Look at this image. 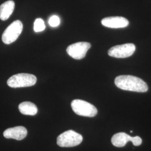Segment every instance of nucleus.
<instances>
[{"instance_id":"nucleus-1","label":"nucleus","mask_w":151,"mask_h":151,"mask_svg":"<svg viewBox=\"0 0 151 151\" xmlns=\"http://www.w3.org/2000/svg\"><path fill=\"white\" fill-rule=\"evenodd\" d=\"M115 84L120 89L126 91L146 92L148 90L145 81L133 76H119L115 79Z\"/></svg>"},{"instance_id":"nucleus-2","label":"nucleus","mask_w":151,"mask_h":151,"mask_svg":"<svg viewBox=\"0 0 151 151\" xmlns=\"http://www.w3.org/2000/svg\"><path fill=\"white\" fill-rule=\"evenodd\" d=\"M37 78L35 76L29 73H18L10 77L7 85L12 88L32 86L35 85Z\"/></svg>"},{"instance_id":"nucleus-3","label":"nucleus","mask_w":151,"mask_h":151,"mask_svg":"<svg viewBox=\"0 0 151 151\" xmlns=\"http://www.w3.org/2000/svg\"><path fill=\"white\" fill-rule=\"evenodd\" d=\"M82 140L81 134L72 130H69L58 137L57 143L60 147H73L80 145Z\"/></svg>"},{"instance_id":"nucleus-4","label":"nucleus","mask_w":151,"mask_h":151,"mask_svg":"<svg viewBox=\"0 0 151 151\" xmlns=\"http://www.w3.org/2000/svg\"><path fill=\"white\" fill-rule=\"evenodd\" d=\"M71 107L76 114L82 116L93 117L97 113V109L94 105L82 100H73Z\"/></svg>"},{"instance_id":"nucleus-5","label":"nucleus","mask_w":151,"mask_h":151,"mask_svg":"<svg viewBox=\"0 0 151 151\" xmlns=\"http://www.w3.org/2000/svg\"><path fill=\"white\" fill-rule=\"evenodd\" d=\"M23 25L20 20H15L6 29L2 35V40L6 44L15 42L22 31Z\"/></svg>"},{"instance_id":"nucleus-6","label":"nucleus","mask_w":151,"mask_h":151,"mask_svg":"<svg viewBox=\"0 0 151 151\" xmlns=\"http://www.w3.org/2000/svg\"><path fill=\"white\" fill-rule=\"evenodd\" d=\"M134 44L127 43L111 47L108 51L109 56L117 58H124L132 55L135 50Z\"/></svg>"},{"instance_id":"nucleus-7","label":"nucleus","mask_w":151,"mask_h":151,"mask_svg":"<svg viewBox=\"0 0 151 151\" xmlns=\"http://www.w3.org/2000/svg\"><path fill=\"white\" fill-rule=\"evenodd\" d=\"M91 46V44L88 42L76 43L67 47V52L75 60H82L86 56L87 52L90 49Z\"/></svg>"},{"instance_id":"nucleus-8","label":"nucleus","mask_w":151,"mask_h":151,"mask_svg":"<svg viewBox=\"0 0 151 151\" xmlns=\"http://www.w3.org/2000/svg\"><path fill=\"white\" fill-rule=\"evenodd\" d=\"M101 24L105 27L118 29L128 27L129 25V22L123 17L113 16L103 19L101 20Z\"/></svg>"},{"instance_id":"nucleus-9","label":"nucleus","mask_w":151,"mask_h":151,"mask_svg":"<svg viewBox=\"0 0 151 151\" xmlns=\"http://www.w3.org/2000/svg\"><path fill=\"white\" fill-rule=\"evenodd\" d=\"M4 136L7 139H14L17 140L24 139L27 134V129L23 126H17L10 128L4 132Z\"/></svg>"},{"instance_id":"nucleus-10","label":"nucleus","mask_w":151,"mask_h":151,"mask_svg":"<svg viewBox=\"0 0 151 151\" xmlns=\"http://www.w3.org/2000/svg\"><path fill=\"white\" fill-rule=\"evenodd\" d=\"M15 9V2L9 0L0 6V19L2 21L7 20L13 13Z\"/></svg>"},{"instance_id":"nucleus-11","label":"nucleus","mask_w":151,"mask_h":151,"mask_svg":"<svg viewBox=\"0 0 151 151\" xmlns=\"http://www.w3.org/2000/svg\"><path fill=\"white\" fill-rule=\"evenodd\" d=\"M133 137L123 132L116 133L111 138V143L114 146L117 147H123L126 145L129 141H132Z\"/></svg>"},{"instance_id":"nucleus-12","label":"nucleus","mask_w":151,"mask_h":151,"mask_svg":"<svg viewBox=\"0 0 151 151\" xmlns=\"http://www.w3.org/2000/svg\"><path fill=\"white\" fill-rule=\"evenodd\" d=\"M20 112L25 115L33 116L38 113L37 106L34 103L30 101L22 102L19 105Z\"/></svg>"},{"instance_id":"nucleus-13","label":"nucleus","mask_w":151,"mask_h":151,"mask_svg":"<svg viewBox=\"0 0 151 151\" xmlns=\"http://www.w3.org/2000/svg\"><path fill=\"white\" fill-rule=\"evenodd\" d=\"M45 29V25L43 19L41 18L37 19L34 23V30L35 32H41Z\"/></svg>"},{"instance_id":"nucleus-14","label":"nucleus","mask_w":151,"mask_h":151,"mask_svg":"<svg viewBox=\"0 0 151 151\" xmlns=\"http://www.w3.org/2000/svg\"><path fill=\"white\" fill-rule=\"evenodd\" d=\"M60 17L57 15H53L49 19L48 23L49 25L52 27H57L60 24Z\"/></svg>"},{"instance_id":"nucleus-15","label":"nucleus","mask_w":151,"mask_h":151,"mask_svg":"<svg viewBox=\"0 0 151 151\" xmlns=\"http://www.w3.org/2000/svg\"><path fill=\"white\" fill-rule=\"evenodd\" d=\"M133 145L134 146H140L142 143V140L140 137L138 136H135L133 138V140L132 141Z\"/></svg>"}]
</instances>
